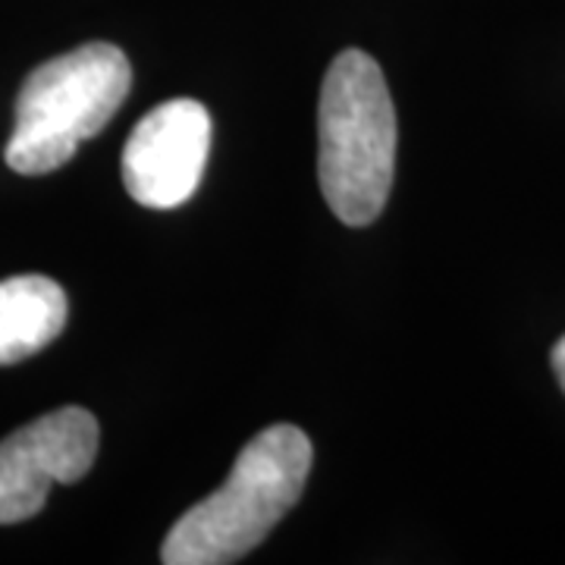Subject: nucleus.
Here are the masks:
<instances>
[{
	"instance_id": "1",
	"label": "nucleus",
	"mask_w": 565,
	"mask_h": 565,
	"mask_svg": "<svg viewBox=\"0 0 565 565\" xmlns=\"http://www.w3.org/2000/svg\"><path fill=\"white\" fill-rule=\"evenodd\" d=\"M311 440L296 424H274L252 437L221 490L195 503L161 546L167 565H226L243 559L299 503Z\"/></svg>"
},
{
	"instance_id": "2",
	"label": "nucleus",
	"mask_w": 565,
	"mask_h": 565,
	"mask_svg": "<svg viewBox=\"0 0 565 565\" xmlns=\"http://www.w3.org/2000/svg\"><path fill=\"white\" fill-rule=\"evenodd\" d=\"M318 177L330 211L345 226L381 217L396 170V110L377 61L340 51L321 85Z\"/></svg>"
},
{
	"instance_id": "3",
	"label": "nucleus",
	"mask_w": 565,
	"mask_h": 565,
	"mask_svg": "<svg viewBox=\"0 0 565 565\" xmlns=\"http://www.w3.org/2000/svg\"><path fill=\"white\" fill-rule=\"evenodd\" d=\"M132 88V66L117 44L92 41L41 63L22 82L17 126L3 161L22 177H44L98 136Z\"/></svg>"
},
{
	"instance_id": "4",
	"label": "nucleus",
	"mask_w": 565,
	"mask_h": 565,
	"mask_svg": "<svg viewBox=\"0 0 565 565\" xmlns=\"http://www.w3.org/2000/svg\"><path fill=\"white\" fill-rule=\"evenodd\" d=\"M98 418L66 405L0 440V525L39 515L54 484H76L98 456Z\"/></svg>"
},
{
	"instance_id": "5",
	"label": "nucleus",
	"mask_w": 565,
	"mask_h": 565,
	"mask_svg": "<svg viewBox=\"0 0 565 565\" xmlns=\"http://www.w3.org/2000/svg\"><path fill=\"white\" fill-rule=\"evenodd\" d=\"M211 114L195 98H173L148 110L122 148L126 192L145 207H180L204 177Z\"/></svg>"
},
{
	"instance_id": "6",
	"label": "nucleus",
	"mask_w": 565,
	"mask_h": 565,
	"mask_svg": "<svg viewBox=\"0 0 565 565\" xmlns=\"http://www.w3.org/2000/svg\"><path fill=\"white\" fill-rule=\"evenodd\" d=\"M66 292L41 274L0 280V364H17L51 345L66 327Z\"/></svg>"
},
{
	"instance_id": "7",
	"label": "nucleus",
	"mask_w": 565,
	"mask_h": 565,
	"mask_svg": "<svg viewBox=\"0 0 565 565\" xmlns=\"http://www.w3.org/2000/svg\"><path fill=\"white\" fill-rule=\"evenodd\" d=\"M553 371H556V381H559V386L565 390V337L556 343V349H553Z\"/></svg>"
}]
</instances>
